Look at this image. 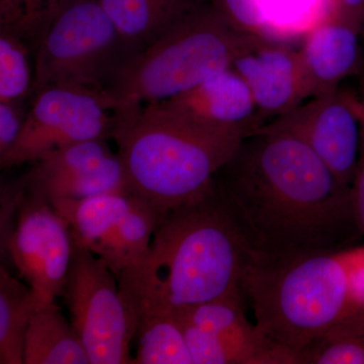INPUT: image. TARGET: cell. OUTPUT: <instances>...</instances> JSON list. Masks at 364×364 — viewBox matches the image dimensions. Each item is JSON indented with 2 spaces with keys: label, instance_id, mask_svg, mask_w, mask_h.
Listing matches in <instances>:
<instances>
[{
  "label": "cell",
  "instance_id": "1",
  "mask_svg": "<svg viewBox=\"0 0 364 364\" xmlns=\"http://www.w3.org/2000/svg\"><path fill=\"white\" fill-rule=\"evenodd\" d=\"M215 182L253 259L351 247L363 235L350 188L291 134L246 136Z\"/></svg>",
  "mask_w": 364,
  "mask_h": 364
},
{
  "label": "cell",
  "instance_id": "2",
  "mask_svg": "<svg viewBox=\"0 0 364 364\" xmlns=\"http://www.w3.org/2000/svg\"><path fill=\"white\" fill-rule=\"evenodd\" d=\"M252 259L215 182L200 198L168 210L146 255L117 277L133 328L140 314H176L241 291Z\"/></svg>",
  "mask_w": 364,
  "mask_h": 364
},
{
  "label": "cell",
  "instance_id": "3",
  "mask_svg": "<svg viewBox=\"0 0 364 364\" xmlns=\"http://www.w3.org/2000/svg\"><path fill=\"white\" fill-rule=\"evenodd\" d=\"M240 289L256 326L296 361L317 339L364 331V310L352 289L350 247L252 259Z\"/></svg>",
  "mask_w": 364,
  "mask_h": 364
},
{
  "label": "cell",
  "instance_id": "4",
  "mask_svg": "<svg viewBox=\"0 0 364 364\" xmlns=\"http://www.w3.org/2000/svg\"><path fill=\"white\" fill-rule=\"evenodd\" d=\"M246 136L148 104L117 114L112 140L132 193L167 213L210 191Z\"/></svg>",
  "mask_w": 364,
  "mask_h": 364
},
{
  "label": "cell",
  "instance_id": "5",
  "mask_svg": "<svg viewBox=\"0 0 364 364\" xmlns=\"http://www.w3.org/2000/svg\"><path fill=\"white\" fill-rule=\"evenodd\" d=\"M270 42L235 28L208 0L142 51L126 57L105 90L116 100L117 114H128L191 90Z\"/></svg>",
  "mask_w": 364,
  "mask_h": 364
},
{
  "label": "cell",
  "instance_id": "6",
  "mask_svg": "<svg viewBox=\"0 0 364 364\" xmlns=\"http://www.w3.org/2000/svg\"><path fill=\"white\" fill-rule=\"evenodd\" d=\"M124 57L100 0H71L36 49L32 95L53 86L105 90Z\"/></svg>",
  "mask_w": 364,
  "mask_h": 364
},
{
  "label": "cell",
  "instance_id": "7",
  "mask_svg": "<svg viewBox=\"0 0 364 364\" xmlns=\"http://www.w3.org/2000/svg\"><path fill=\"white\" fill-rule=\"evenodd\" d=\"M117 105L107 90L53 86L33 97L18 141L0 156L1 168L39 161L72 144L112 139Z\"/></svg>",
  "mask_w": 364,
  "mask_h": 364
},
{
  "label": "cell",
  "instance_id": "8",
  "mask_svg": "<svg viewBox=\"0 0 364 364\" xmlns=\"http://www.w3.org/2000/svg\"><path fill=\"white\" fill-rule=\"evenodd\" d=\"M62 296L90 364L134 363L133 323L117 277L102 258L73 243Z\"/></svg>",
  "mask_w": 364,
  "mask_h": 364
},
{
  "label": "cell",
  "instance_id": "9",
  "mask_svg": "<svg viewBox=\"0 0 364 364\" xmlns=\"http://www.w3.org/2000/svg\"><path fill=\"white\" fill-rule=\"evenodd\" d=\"M193 364H298L246 317L241 291L176 313Z\"/></svg>",
  "mask_w": 364,
  "mask_h": 364
},
{
  "label": "cell",
  "instance_id": "10",
  "mask_svg": "<svg viewBox=\"0 0 364 364\" xmlns=\"http://www.w3.org/2000/svg\"><path fill=\"white\" fill-rule=\"evenodd\" d=\"M73 253L70 226L52 203L26 191L9 247V260L41 299L63 294Z\"/></svg>",
  "mask_w": 364,
  "mask_h": 364
},
{
  "label": "cell",
  "instance_id": "11",
  "mask_svg": "<svg viewBox=\"0 0 364 364\" xmlns=\"http://www.w3.org/2000/svg\"><path fill=\"white\" fill-rule=\"evenodd\" d=\"M291 134L308 145L344 186L350 188L361 143L354 95H318L261 127Z\"/></svg>",
  "mask_w": 364,
  "mask_h": 364
},
{
  "label": "cell",
  "instance_id": "12",
  "mask_svg": "<svg viewBox=\"0 0 364 364\" xmlns=\"http://www.w3.org/2000/svg\"><path fill=\"white\" fill-rule=\"evenodd\" d=\"M26 191L46 200H83L105 193H132L123 163L107 139L66 146L33 163L23 177Z\"/></svg>",
  "mask_w": 364,
  "mask_h": 364
},
{
  "label": "cell",
  "instance_id": "13",
  "mask_svg": "<svg viewBox=\"0 0 364 364\" xmlns=\"http://www.w3.org/2000/svg\"><path fill=\"white\" fill-rule=\"evenodd\" d=\"M232 68L240 74L251 91L260 128L311 98L296 50L270 42L240 57Z\"/></svg>",
  "mask_w": 364,
  "mask_h": 364
},
{
  "label": "cell",
  "instance_id": "14",
  "mask_svg": "<svg viewBox=\"0 0 364 364\" xmlns=\"http://www.w3.org/2000/svg\"><path fill=\"white\" fill-rule=\"evenodd\" d=\"M154 104L200 123L236 129L246 136L260 128L251 91L233 68L219 72L191 90Z\"/></svg>",
  "mask_w": 364,
  "mask_h": 364
},
{
  "label": "cell",
  "instance_id": "15",
  "mask_svg": "<svg viewBox=\"0 0 364 364\" xmlns=\"http://www.w3.org/2000/svg\"><path fill=\"white\" fill-rule=\"evenodd\" d=\"M363 31L330 14L314 26L299 50L311 98L339 90L361 63Z\"/></svg>",
  "mask_w": 364,
  "mask_h": 364
},
{
  "label": "cell",
  "instance_id": "16",
  "mask_svg": "<svg viewBox=\"0 0 364 364\" xmlns=\"http://www.w3.org/2000/svg\"><path fill=\"white\" fill-rule=\"evenodd\" d=\"M100 1L116 26L128 57L154 43L208 0Z\"/></svg>",
  "mask_w": 364,
  "mask_h": 364
},
{
  "label": "cell",
  "instance_id": "17",
  "mask_svg": "<svg viewBox=\"0 0 364 364\" xmlns=\"http://www.w3.org/2000/svg\"><path fill=\"white\" fill-rule=\"evenodd\" d=\"M135 198L133 193H114L83 200L58 198L50 203L68 222L73 243L100 257Z\"/></svg>",
  "mask_w": 364,
  "mask_h": 364
},
{
  "label": "cell",
  "instance_id": "18",
  "mask_svg": "<svg viewBox=\"0 0 364 364\" xmlns=\"http://www.w3.org/2000/svg\"><path fill=\"white\" fill-rule=\"evenodd\" d=\"M23 364H90L82 341L55 301L42 304L26 332Z\"/></svg>",
  "mask_w": 364,
  "mask_h": 364
},
{
  "label": "cell",
  "instance_id": "19",
  "mask_svg": "<svg viewBox=\"0 0 364 364\" xmlns=\"http://www.w3.org/2000/svg\"><path fill=\"white\" fill-rule=\"evenodd\" d=\"M44 303L35 289L0 265V363L23 364L28 326Z\"/></svg>",
  "mask_w": 364,
  "mask_h": 364
},
{
  "label": "cell",
  "instance_id": "20",
  "mask_svg": "<svg viewBox=\"0 0 364 364\" xmlns=\"http://www.w3.org/2000/svg\"><path fill=\"white\" fill-rule=\"evenodd\" d=\"M166 213L136 195L100 258L119 277L149 250L153 235Z\"/></svg>",
  "mask_w": 364,
  "mask_h": 364
},
{
  "label": "cell",
  "instance_id": "21",
  "mask_svg": "<svg viewBox=\"0 0 364 364\" xmlns=\"http://www.w3.org/2000/svg\"><path fill=\"white\" fill-rule=\"evenodd\" d=\"M135 364H193L176 314L142 313L134 321Z\"/></svg>",
  "mask_w": 364,
  "mask_h": 364
},
{
  "label": "cell",
  "instance_id": "22",
  "mask_svg": "<svg viewBox=\"0 0 364 364\" xmlns=\"http://www.w3.org/2000/svg\"><path fill=\"white\" fill-rule=\"evenodd\" d=\"M71 0H0V28L18 33L33 52Z\"/></svg>",
  "mask_w": 364,
  "mask_h": 364
},
{
  "label": "cell",
  "instance_id": "23",
  "mask_svg": "<svg viewBox=\"0 0 364 364\" xmlns=\"http://www.w3.org/2000/svg\"><path fill=\"white\" fill-rule=\"evenodd\" d=\"M31 46L18 33L0 28V102L25 100L32 95Z\"/></svg>",
  "mask_w": 364,
  "mask_h": 364
},
{
  "label": "cell",
  "instance_id": "24",
  "mask_svg": "<svg viewBox=\"0 0 364 364\" xmlns=\"http://www.w3.org/2000/svg\"><path fill=\"white\" fill-rule=\"evenodd\" d=\"M298 364H364V331L317 339L299 354Z\"/></svg>",
  "mask_w": 364,
  "mask_h": 364
},
{
  "label": "cell",
  "instance_id": "25",
  "mask_svg": "<svg viewBox=\"0 0 364 364\" xmlns=\"http://www.w3.org/2000/svg\"><path fill=\"white\" fill-rule=\"evenodd\" d=\"M212 2L235 28L267 38L269 0H212Z\"/></svg>",
  "mask_w": 364,
  "mask_h": 364
},
{
  "label": "cell",
  "instance_id": "26",
  "mask_svg": "<svg viewBox=\"0 0 364 364\" xmlns=\"http://www.w3.org/2000/svg\"><path fill=\"white\" fill-rule=\"evenodd\" d=\"M26 195L23 177L18 181L1 183L0 188V254L9 259V247L16 228L21 202Z\"/></svg>",
  "mask_w": 364,
  "mask_h": 364
},
{
  "label": "cell",
  "instance_id": "27",
  "mask_svg": "<svg viewBox=\"0 0 364 364\" xmlns=\"http://www.w3.org/2000/svg\"><path fill=\"white\" fill-rule=\"evenodd\" d=\"M25 100L0 102V156L18 141L28 114Z\"/></svg>",
  "mask_w": 364,
  "mask_h": 364
},
{
  "label": "cell",
  "instance_id": "28",
  "mask_svg": "<svg viewBox=\"0 0 364 364\" xmlns=\"http://www.w3.org/2000/svg\"><path fill=\"white\" fill-rule=\"evenodd\" d=\"M354 102H355L356 109L361 122V143L358 165H356L350 191L356 221L361 233L364 235V105L361 100L356 97H354Z\"/></svg>",
  "mask_w": 364,
  "mask_h": 364
},
{
  "label": "cell",
  "instance_id": "29",
  "mask_svg": "<svg viewBox=\"0 0 364 364\" xmlns=\"http://www.w3.org/2000/svg\"><path fill=\"white\" fill-rule=\"evenodd\" d=\"M331 2L332 16L363 30L364 0H331Z\"/></svg>",
  "mask_w": 364,
  "mask_h": 364
},
{
  "label": "cell",
  "instance_id": "30",
  "mask_svg": "<svg viewBox=\"0 0 364 364\" xmlns=\"http://www.w3.org/2000/svg\"><path fill=\"white\" fill-rule=\"evenodd\" d=\"M351 282L354 298L364 310V246L350 247Z\"/></svg>",
  "mask_w": 364,
  "mask_h": 364
},
{
  "label": "cell",
  "instance_id": "31",
  "mask_svg": "<svg viewBox=\"0 0 364 364\" xmlns=\"http://www.w3.org/2000/svg\"><path fill=\"white\" fill-rule=\"evenodd\" d=\"M361 102H363V104L364 105V97L363 98V100H361Z\"/></svg>",
  "mask_w": 364,
  "mask_h": 364
},
{
  "label": "cell",
  "instance_id": "32",
  "mask_svg": "<svg viewBox=\"0 0 364 364\" xmlns=\"http://www.w3.org/2000/svg\"><path fill=\"white\" fill-rule=\"evenodd\" d=\"M363 33H364V26H363Z\"/></svg>",
  "mask_w": 364,
  "mask_h": 364
}]
</instances>
